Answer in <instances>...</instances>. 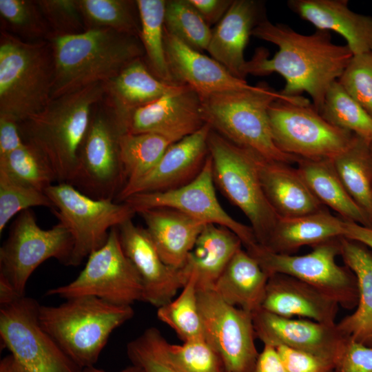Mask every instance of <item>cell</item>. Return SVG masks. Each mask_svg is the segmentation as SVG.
<instances>
[{"mask_svg": "<svg viewBox=\"0 0 372 372\" xmlns=\"http://www.w3.org/2000/svg\"><path fill=\"white\" fill-rule=\"evenodd\" d=\"M371 156H372V143H371Z\"/></svg>", "mask_w": 372, "mask_h": 372, "instance_id": "55", "label": "cell"}, {"mask_svg": "<svg viewBox=\"0 0 372 372\" xmlns=\"http://www.w3.org/2000/svg\"><path fill=\"white\" fill-rule=\"evenodd\" d=\"M172 143L166 137L152 133L122 134L119 146L125 185L147 174Z\"/></svg>", "mask_w": 372, "mask_h": 372, "instance_id": "36", "label": "cell"}, {"mask_svg": "<svg viewBox=\"0 0 372 372\" xmlns=\"http://www.w3.org/2000/svg\"><path fill=\"white\" fill-rule=\"evenodd\" d=\"M340 238L318 244L304 255L276 254L258 244L247 251L269 276L281 273L294 277L350 310L358 305V287L353 273L336 262L337 256L340 255Z\"/></svg>", "mask_w": 372, "mask_h": 372, "instance_id": "13", "label": "cell"}, {"mask_svg": "<svg viewBox=\"0 0 372 372\" xmlns=\"http://www.w3.org/2000/svg\"><path fill=\"white\" fill-rule=\"evenodd\" d=\"M165 28L190 48L207 50L212 30L189 0L166 1Z\"/></svg>", "mask_w": 372, "mask_h": 372, "instance_id": "39", "label": "cell"}, {"mask_svg": "<svg viewBox=\"0 0 372 372\" xmlns=\"http://www.w3.org/2000/svg\"><path fill=\"white\" fill-rule=\"evenodd\" d=\"M54 209L45 194L25 184L0 169V234L10 219L18 213L32 207Z\"/></svg>", "mask_w": 372, "mask_h": 372, "instance_id": "43", "label": "cell"}, {"mask_svg": "<svg viewBox=\"0 0 372 372\" xmlns=\"http://www.w3.org/2000/svg\"><path fill=\"white\" fill-rule=\"evenodd\" d=\"M210 26L218 23L229 8L233 0H189Z\"/></svg>", "mask_w": 372, "mask_h": 372, "instance_id": "50", "label": "cell"}, {"mask_svg": "<svg viewBox=\"0 0 372 372\" xmlns=\"http://www.w3.org/2000/svg\"><path fill=\"white\" fill-rule=\"evenodd\" d=\"M104 92L103 83H98L52 99L43 109L19 123L24 142L44 156L58 183L72 180L94 107Z\"/></svg>", "mask_w": 372, "mask_h": 372, "instance_id": "3", "label": "cell"}, {"mask_svg": "<svg viewBox=\"0 0 372 372\" xmlns=\"http://www.w3.org/2000/svg\"><path fill=\"white\" fill-rule=\"evenodd\" d=\"M269 275L247 250H238L213 289L227 304L253 313L261 308Z\"/></svg>", "mask_w": 372, "mask_h": 372, "instance_id": "31", "label": "cell"}, {"mask_svg": "<svg viewBox=\"0 0 372 372\" xmlns=\"http://www.w3.org/2000/svg\"><path fill=\"white\" fill-rule=\"evenodd\" d=\"M333 372H372V347L349 338Z\"/></svg>", "mask_w": 372, "mask_h": 372, "instance_id": "48", "label": "cell"}, {"mask_svg": "<svg viewBox=\"0 0 372 372\" xmlns=\"http://www.w3.org/2000/svg\"><path fill=\"white\" fill-rule=\"evenodd\" d=\"M269 116L274 141L282 152L307 160H333L356 135L326 121L308 103L275 101Z\"/></svg>", "mask_w": 372, "mask_h": 372, "instance_id": "12", "label": "cell"}, {"mask_svg": "<svg viewBox=\"0 0 372 372\" xmlns=\"http://www.w3.org/2000/svg\"><path fill=\"white\" fill-rule=\"evenodd\" d=\"M83 372H111V371H105L103 369L96 368L95 366H90V367L83 369ZM115 372H143V371L141 368L132 364L131 366H129L121 371H115Z\"/></svg>", "mask_w": 372, "mask_h": 372, "instance_id": "54", "label": "cell"}, {"mask_svg": "<svg viewBox=\"0 0 372 372\" xmlns=\"http://www.w3.org/2000/svg\"><path fill=\"white\" fill-rule=\"evenodd\" d=\"M134 315L132 306L94 296L66 299L58 306L41 305L40 323L82 369L94 366L111 333Z\"/></svg>", "mask_w": 372, "mask_h": 372, "instance_id": "5", "label": "cell"}, {"mask_svg": "<svg viewBox=\"0 0 372 372\" xmlns=\"http://www.w3.org/2000/svg\"><path fill=\"white\" fill-rule=\"evenodd\" d=\"M197 289L205 338L227 372H254L259 353L252 313L227 304L213 289Z\"/></svg>", "mask_w": 372, "mask_h": 372, "instance_id": "15", "label": "cell"}, {"mask_svg": "<svg viewBox=\"0 0 372 372\" xmlns=\"http://www.w3.org/2000/svg\"><path fill=\"white\" fill-rule=\"evenodd\" d=\"M205 124L200 96L189 86L181 85L134 111L126 133H152L176 143Z\"/></svg>", "mask_w": 372, "mask_h": 372, "instance_id": "20", "label": "cell"}, {"mask_svg": "<svg viewBox=\"0 0 372 372\" xmlns=\"http://www.w3.org/2000/svg\"><path fill=\"white\" fill-rule=\"evenodd\" d=\"M208 147L214 183L247 216L258 244L264 246L279 217L262 187L258 167L260 155L231 143L212 130Z\"/></svg>", "mask_w": 372, "mask_h": 372, "instance_id": "7", "label": "cell"}, {"mask_svg": "<svg viewBox=\"0 0 372 372\" xmlns=\"http://www.w3.org/2000/svg\"><path fill=\"white\" fill-rule=\"evenodd\" d=\"M45 192L54 206L52 211L72 236L70 266L79 265L103 247L111 229L136 214L125 202L92 198L67 183L53 184Z\"/></svg>", "mask_w": 372, "mask_h": 372, "instance_id": "11", "label": "cell"}, {"mask_svg": "<svg viewBox=\"0 0 372 372\" xmlns=\"http://www.w3.org/2000/svg\"><path fill=\"white\" fill-rule=\"evenodd\" d=\"M258 167L265 194L279 218L301 216L324 208L297 168L260 156Z\"/></svg>", "mask_w": 372, "mask_h": 372, "instance_id": "25", "label": "cell"}, {"mask_svg": "<svg viewBox=\"0 0 372 372\" xmlns=\"http://www.w3.org/2000/svg\"><path fill=\"white\" fill-rule=\"evenodd\" d=\"M103 84V99L113 111L125 133L134 111L181 85H169L158 79L148 70L143 59L134 61Z\"/></svg>", "mask_w": 372, "mask_h": 372, "instance_id": "26", "label": "cell"}, {"mask_svg": "<svg viewBox=\"0 0 372 372\" xmlns=\"http://www.w3.org/2000/svg\"><path fill=\"white\" fill-rule=\"evenodd\" d=\"M242 247L239 237L230 229L207 224L189 254L183 268L196 279L198 289H213L236 254Z\"/></svg>", "mask_w": 372, "mask_h": 372, "instance_id": "30", "label": "cell"}, {"mask_svg": "<svg viewBox=\"0 0 372 372\" xmlns=\"http://www.w3.org/2000/svg\"><path fill=\"white\" fill-rule=\"evenodd\" d=\"M164 46L167 65L174 82L194 90L200 98L254 85L233 76L212 57L194 50L165 28Z\"/></svg>", "mask_w": 372, "mask_h": 372, "instance_id": "21", "label": "cell"}, {"mask_svg": "<svg viewBox=\"0 0 372 372\" xmlns=\"http://www.w3.org/2000/svg\"><path fill=\"white\" fill-rule=\"evenodd\" d=\"M251 313L256 338L263 344L306 351L329 361L335 368L349 339L336 323L282 317L262 308Z\"/></svg>", "mask_w": 372, "mask_h": 372, "instance_id": "17", "label": "cell"}, {"mask_svg": "<svg viewBox=\"0 0 372 372\" xmlns=\"http://www.w3.org/2000/svg\"><path fill=\"white\" fill-rule=\"evenodd\" d=\"M339 304L313 286L294 277H269L261 308L273 314L335 324Z\"/></svg>", "mask_w": 372, "mask_h": 372, "instance_id": "23", "label": "cell"}, {"mask_svg": "<svg viewBox=\"0 0 372 372\" xmlns=\"http://www.w3.org/2000/svg\"><path fill=\"white\" fill-rule=\"evenodd\" d=\"M200 99L205 123L225 138L269 161L291 165L300 160L276 145L269 109L278 99L296 103H308L309 99L285 96L264 83L250 89L215 93Z\"/></svg>", "mask_w": 372, "mask_h": 372, "instance_id": "4", "label": "cell"}, {"mask_svg": "<svg viewBox=\"0 0 372 372\" xmlns=\"http://www.w3.org/2000/svg\"><path fill=\"white\" fill-rule=\"evenodd\" d=\"M287 6L318 30L340 34L353 55L372 51V17L352 11L347 0H289Z\"/></svg>", "mask_w": 372, "mask_h": 372, "instance_id": "24", "label": "cell"}, {"mask_svg": "<svg viewBox=\"0 0 372 372\" xmlns=\"http://www.w3.org/2000/svg\"><path fill=\"white\" fill-rule=\"evenodd\" d=\"M211 130L206 123L194 134L171 144L147 174L123 187L117 200L123 202L137 194L176 189L192 181L203 169L209 154L208 138Z\"/></svg>", "mask_w": 372, "mask_h": 372, "instance_id": "19", "label": "cell"}, {"mask_svg": "<svg viewBox=\"0 0 372 372\" xmlns=\"http://www.w3.org/2000/svg\"><path fill=\"white\" fill-rule=\"evenodd\" d=\"M0 169L43 192L56 182L55 174L47 160L36 148L25 143L0 158Z\"/></svg>", "mask_w": 372, "mask_h": 372, "instance_id": "42", "label": "cell"}, {"mask_svg": "<svg viewBox=\"0 0 372 372\" xmlns=\"http://www.w3.org/2000/svg\"><path fill=\"white\" fill-rule=\"evenodd\" d=\"M344 220L325 208L301 216L278 218L269 238L262 247L276 254H293L302 247H314L343 237Z\"/></svg>", "mask_w": 372, "mask_h": 372, "instance_id": "29", "label": "cell"}, {"mask_svg": "<svg viewBox=\"0 0 372 372\" xmlns=\"http://www.w3.org/2000/svg\"><path fill=\"white\" fill-rule=\"evenodd\" d=\"M161 345L167 362L179 372H227L221 357L205 338L174 344L163 335Z\"/></svg>", "mask_w": 372, "mask_h": 372, "instance_id": "41", "label": "cell"}, {"mask_svg": "<svg viewBox=\"0 0 372 372\" xmlns=\"http://www.w3.org/2000/svg\"><path fill=\"white\" fill-rule=\"evenodd\" d=\"M343 237L359 242L372 250V228L371 227L344 220Z\"/></svg>", "mask_w": 372, "mask_h": 372, "instance_id": "52", "label": "cell"}, {"mask_svg": "<svg viewBox=\"0 0 372 372\" xmlns=\"http://www.w3.org/2000/svg\"><path fill=\"white\" fill-rule=\"evenodd\" d=\"M298 170L307 185L325 206H328L344 220L372 228L368 218L346 190L332 160L300 158Z\"/></svg>", "mask_w": 372, "mask_h": 372, "instance_id": "32", "label": "cell"}, {"mask_svg": "<svg viewBox=\"0 0 372 372\" xmlns=\"http://www.w3.org/2000/svg\"><path fill=\"white\" fill-rule=\"evenodd\" d=\"M340 256L356 278L359 299L355 310L337 327L347 338L372 347V253L364 245L341 237Z\"/></svg>", "mask_w": 372, "mask_h": 372, "instance_id": "28", "label": "cell"}, {"mask_svg": "<svg viewBox=\"0 0 372 372\" xmlns=\"http://www.w3.org/2000/svg\"><path fill=\"white\" fill-rule=\"evenodd\" d=\"M263 3L255 0H233L212 30L207 51L233 76L246 81L244 52L253 30L263 19Z\"/></svg>", "mask_w": 372, "mask_h": 372, "instance_id": "22", "label": "cell"}, {"mask_svg": "<svg viewBox=\"0 0 372 372\" xmlns=\"http://www.w3.org/2000/svg\"><path fill=\"white\" fill-rule=\"evenodd\" d=\"M1 29L29 41L48 40L50 28L37 2L0 0Z\"/></svg>", "mask_w": 372, "mask_h": 372, "instance_id": "40", "label": "cell"}, {"mask_svg": "<svg viewBox=\"0 0 372 372\" xmlns=\"http://www.w3.org/2000/svg\"><path fill=\"white\" fill-rule=\"evenodd\" d=\"M24 144L19 123L10 117L0 116V158L10 154Z\"/></svg>", "mask_w": 372, "mask_h": 372, "instance_id": "49", "label": "cell"}, {"mask_svg": "<svg viewBox=\"0 0 372 372\" xmlns=\"http://www.w3.org/2000/svg\"><path fill=\"white\" fill-rule=\"evenodd\" d=\"M329 123L372 143V116L337 81L329 87L320 112Z\"/></svg>", "mask_w": 372, "mask_h": 372, "instance_id": "37", "label": "cell"}, {"mask_svg": "<svg viewBox=\"0 0 372 372\" xmlns=\"http://www.w3.org/2000/svg\"><path fill=\"white\" fill-rule=\"evenodd\" d=\"M54 59L52 99L105 83L144 57L138 37L108 29L50 36Z\"/></svg>", "mask_w": 372, "mask_h": 372, "instance_id": "2", "label": "cell"}, {"mask_svg": "<svg viewBox=\"0 0 372 372\" xmlns=\"http://www.w3.org/2000/svg\"><path fill=\"white\" fill-rule=\"evenodd\" d=\"M123 202L136 214L147 209L171 208L205 224L226 227L239 237L246 250L258 244L252 228L235 220L220 204L215 192L209 154L200 174L185 186L165 192L134 194Z\"/></svg>", "mask_w": 372, "mask_h": 372, "instance_id": "16", "label": "cell"}, {"mask_svg": "<svg viewBox=\"0 0 372 372\" xmlns=\"http://www.w3.org/2000/svg\"><path fill=\"white\" fill-rule=\"evenodd\" d=\"M45 296L65 300L94 296L121 306L144 302L141 278L123 250L116 227L111 229L105 245L87 257L85 267L74 280L48 290Z\"/></svg>", "mask_w": 372, "mask_h": 372, "instance_id": "14", "label": "cell"}, {"mask_svg": "<svg viewBox=\"0 0 372 372\" xmlns=\"http://www.w3.org/2000/svg\"><path fill=\"white\" fill-rule=\"evenodd\" d=\"M54 59L48 40L25 41L0 31V116L19 123L52 99Z\"/></svg>", "mask_w": 372, "mask_h": 372, "instance_id": "6", "label": "cell"}, {"mask_svg": "<svg viewBox=\"0 0 372 372\" xmlns=\"http://www.w3.org/2000/svg\"><path fill=\"white\" fill-rule=\"evenodd\" d=\"M338 81L372 116V51L353 55Z\"/></svg>", "mask_w": 372, "mask_h": 372, "instance_id": "45", "label": "cell"}, {"mask_svg": "<svg viewBox=\"0 0 372 372\" xmlns=\"http://www.w3.org/2000/svg\"><path fill=\"white\" fill-rule=\"evenodd\" d=\"M73 238L61 222L49 229L39 227L33 211L19 213L0 248V282L24 296L33 271L44 261L55 258L70 266Z\"/></svg>", "mask_w": 372, "mask_h": 372, "instance_id": "9", "label": "cell"}, {"mask_svg": "<svg viewBox=\"0 0 372 372\" xmlns=\"http://www.w3.org/2000/svg\"><path fill=\"white\" fill-rule=\"evenodd\" d=\"M163 336L155 327L146 329L127 344V355L132 365L143 372H179L166 360L161 339Z\"/></svg>", "mask_w": 372, "mask_h": 372, "instance_id": "44", "label": "cell"}, {"mask_svg": "<svg viewBox=\"0 0 372 372\" xmlns=\"http://www.w3.org/2000/svg\"><path fill=\"white\" fill-rule=\"evenodd\" d=\"M174 300L158 308L159 320L169 326L183 341L204 338V329L198 301L197 282L194 275Z\"/></svg>", "mask_w": 372, "mask_h": 372, "instance_id": "38", "label": "cell"}, {"mask_svg": "<svg viewBox=\"0 0 372 372\" xmlns=\"http://www.w3.org/2000/svg\"><path fill=\"white\" fill-rule=\"evenodd\" d=\"M116 228L123 250L141 278L144 302L157 308L171 302L189 279L184 268L165 264L146 229L132 219Z\"/></svg>", "mask_w": 372, "mask_h": 372, "instance_id": "18", "label": "cell"}, {"mask_svg": "<svg viewBox=\"0 0 372 372\" xmlns=\"http://www.w3.org/2000/svg\"><path fill=\"white\" fill-rule=\"evenodd\" d=\"M332 162L346 190L372 225L371 143L356 136L351 146Z\"/></svg>", "mask_w": 372, "mask_h": 372, "instance_id": "33", "label": "cell"}, {"mask_svg": "<svg viewBox=\"0 0 372 372\" xmlns=\"http://www.w3.org/2000/svg\"><path fill=\"white\" fill-rule=\"evenodd\" d=\"M85 30L108 29L139 38L140 17L136 1L78 0Z\"/></svg>", "mask_w": 372, "mask_h": 372, "instance_id": "35", "label": "cell"}, {"mask_svg": "<svg viewBox=\"0 0 372 372\" xmlns=\"http://www.w3.org/2000/svg\"><path fill=\"white\" fill-rule=\"evenodd\" d=\"M37 2L50 28V36L72 35L85 31L78 0H37Z\"/></svg>", "mask_w": 372, "mask_h": 372, "instance_id": "46", "label": "cell"}, {"mask_svg": "<svg viewBox=\"0 0 372 372\" xmlns=\"http://www.w3.org/2000/svg\"><path fill=\"white\" fill-rule=\"evenodd\" d=\"M141 32L139 39L144 50L143 61L158 79L178 85L170 73L164 46L165 0H136Z\"/></svg>", "mask_w": 372, "mask_h": 372, "instance_id": "34", "label": "cell"}, {"mask_svg": "<svg viewBox=\"0 0 372 372\" xmlns=\"http://www.w3.org/2000/svg\"><path fill=\"white\" fill-rule=\"evenodd\" d=\"M274 347L288 372L334 371V364L319 356L284 345Z\"/></svg>", "mask_w": 372, "mask_h": 372, "instance_id": "47", "label": "cell"}, {"mask_svg": "<svg viewBox=\"0 0 372 372\" xmlns=\"http://www.w3.org/2000/svg\"><path fill=\"white\" fill-rule=\"evenodd\" d=\"M254 372H288L276 350L269 344H264L259 353Z\"/></svg>", "mask_w": 372, "mask_h": 372, "instance_id": "51", "label": "cell"}, {"mask_svg": "<svg viewBox=\"0 0 372 372\" xmlns=\"http://www.w3.org/2000/svg\"><path fill=\"white\" fill-rule=\"evenodd\" d=\"M0 372H21L15 365L11 355L3 357L0 361Z\"/></svg>", "mask_w": 372, "mask_h": 372, "instance_id": "53", "label": "cell"}, {"mask_svg": "<svg viewBox=\"0 0 372 372\" xmlns=\"http://www.w3.org/2000/svg\"><path fill=\"white\" fill-rule=\"evenodd\" d=\"M40 304L17 296L0 302V338L21 372H83L42 327Z\"/></svg>", "mask_w": 372, "mask_h": 372, "instance_id": "8", "label": "cell"}, {"mask_svg": "<svg viewBox=\"0 0 372 372\" xmlns=\"http://www.w3.org/2000/svg\"><path fill=\"white\" fill-rule=\"evenodd\" d=\"M125 132L102 99L94 107L70 184L95 199L116 198L125 184L119 141Z\"/></svg>", "mask_w": 372, "mask_h": 372, "instance_id": "10", "label": "cell"}, {"mask_svg": "<svg viewBox=\"0 0 372 372\" xmlns=\"http://www.w3.org/2000/svg\"><path fill=\"white\" fill-rule=\"evenodd\" d=\"M165 264L182 268L197 238L207 225L171 208H152L136 212Z\"/></svg>", "mask_w": 372, "mask_h": 372, "instance_id": "27", "label": "cell"}, {"mask_svg": "<svg viewBox=\"0 0 372 372\" xmlns=\"http://www.w3.org/2000/svg\"><path fill=\"white\" fill-rule=\"evenodd\" d=\"M251 36L277 45L278 50L269 59L266 49L257 48L246 62L247 76L279 74L285 81L280 91L283 95L298 96L307 92L319 113L329 87L338 80L353 55L347 45L333 43L330 32L317 30L302 34L267 18L256 26Z\"/></svg>", "mask_w": 372, "mask_h": 372, "instance_id": "1", "label": "cell"}]
</instances>
